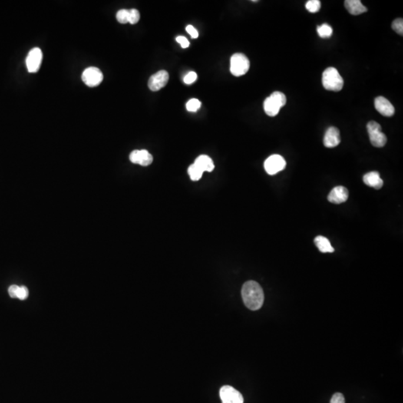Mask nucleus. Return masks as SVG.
<instances>
[{
	"instance_id": "nucleus-1",
	"label": "nucleus",
	"mask_w": 403,
	"mask_h": 403,
	"mask_svg": "<svg viewBox=\"0 0 403 403\" xmlns=\"http://www.w3.org/2000/svg\"><path fill=\"white\" fill-rule=\"evenodd\" d=\"M242 298L245 305L252 311L260 309L265 300L263 289L258 282L248 281L242 287Z\"/></svg>"
},
{
	"instance_id": "nucleus-2",
	"label": "nucleus",
	"mask_w": 403,
	"mask_h": 403,
	"mask_svg": "<svg viewBox=\"0 0 403 403\" xmlns=\"http://www.w3.org/2000/svg\"><path fill=\"white\" fill-rule=\"evenodd\" d=\"M322 83L324 88L338 92L344 87V80L335 67H328L322 73Z\"/></svg>"
},
{
	"instance_id": "nucleus-3",
	"label": "nucleus",
	"mask_w": 403,
	"mask_h": 403,
	"mask_svg": "<svg viewBox=\"0 0 403 403\" xmlns=\"http://www.w3.org/2000/svg\"><path fill=\"white\" fill-rule=\"evenodd\" d=\"M249 67L250 63L249 59L242 53H235L231 58L230 71L235 77L245 75L249 70Z\"/></svg>"
},
{
	"instance_id": "nucleus-4",
	"label": "nucleus",
	"mask_w": 403,
	"mask_h": 403,
	"mask_svg": "<svg viewBox=\"0 0 403 403\" xmlns=\"http://www.w3.org/2000/svg\"><path fill=\"white\" fill-rule=\"evenodd\" d=\"M370 140L373 146L381 148L387 143V137L381 132V127L378 123L371 121L367 125Z\"/></svg>"
},
{
	"instance_id": "nucleus-5",
	"label": "nucleus",
	"mask_w": 403,
	"mask_h": 403,
	"mask_svg": "<svg viewBox=\"0 0 403 403\" xmlns=\"http://www.w3.org/2000/svg\"><path fill=\"white\" fill-rule=\"evenodd\" d=\"M81 79L84 84L88 87H96L103 81V74L97 67H90L84 70Z\"/></svg>"
},
{
	"instance_id": "nucleus-6",
	"label": "nucleus",
	"mask_w": 403,
	"mask_h": 403,
	"mask_svg": "<svg viewBox=\"0 0 403 403\" xmlns=\"http://www.w3.org/2000/svg\"><path fill=\"white\" fill-rule=\"evenodd\" d=\"M286 167V161L280 155H272L265 162V169L269 175H275Z\"/></svg>"
},
{
	"instance_id": "nucleus-7",
	"label": "nucleus",
	"mask_w": 403,
	"mask_h": 403,
	"mask_svg": "<svg viewBox=\"0 0 403 403\" xmlns=\"http://www.w3.org/2000/svg\"><path fill=\"white\" fill-rule=\"evenodd\" d=\"M219 397L223 403H243L242 394L229 385H225L220 388Z\"/></svg>"
},
{
	"instance_id": "nucleus-8",
	"label": "nucleus",
	"mask_w": 403,
	"mask_h": 403,
	"mask_svg": "<svg viewBox=\"0 0 403 403\" xmlns=\"http://www.w3.org/2000/svg\"><path fill=\"white\" fill-rule=\"evenodd\" d=\"M43 59V53L41 49L35 47L30 50L27 55V67L29 73H36L39 70Z\"/></svg>"
},
{
	"instance_id": "nucleus-9",
	"label": "nucleus",
	"mask_w": 403,
	"mask_h": 403,
	"mask_svg": "<svg viewBox=\"0 0 403 403\" xmlns=\"http://www.w3.org/2000/svg\"><path fill=\"white\" fill-rule=\"evenodd\" d=\"M168 81V73L166 70H160L150 77L148 86L152 91H158L163 88L167 84Z\"/></svg>"
},
{
	"instance_id": "nucleus-10",
	"label": "nucleus",
	"mask_w": 403,
	"mask_h": 403,
	"mask_svg": "<svg viewBox=\"0 0 403 403\" xmlns=\"http://www.w3.org/2000/svg\"><path fill=\"white\" fill-rule=\"evenodd\" d=\"M130 159L133 163L141 166H149L153 161V156L147 150H134L130 156Z\"/></svg>"
},
{
	"instance_id": "nucleus-11",
	"label": "nucleus",
	"mask_w": 403,
	"mask_h": 403,
	"mask_svg": "<svg viewBox=\"0 0 403 403\" xmlns=\"http://www.w3.org/2000/svg\"><path fill=\"white\" fill-rule=\"evenodd\" d=\"M376 111L384 117H392L395 113V108L389 100L383 97H378L375 100Z\"/></svg>"
},
{
	"instance_id": "nucleus-12",
	"label": "nucleus",
	"mask_w": 403,
	"mask_h": 403,
	"mask_svg": "<svg viewBox=\"0 0 403 403\" xmlns=\"http://www.w3.org/2000/svg\"><path fill=\"white\" fill-rule=\"evenodd\" d=\"M349 197V192L346 188L338 186L334 188L328 196V200L334 204L345 203Z\"/></svg>"
},
{
	"instance_id": "nucleus-13",
	"label": "nucleus",
	"mask_w": 403,
	"mask_h": 403,
	"mask_svg": "<svg viewBox=\"0 0 403 403\" xmlns=\"http://www.w3.org/2000/svg\"><path fill=\"white\" fill-rule=\"evenodd\" d=\"M341 143L339 130L336 127L328 128L324 136L323 143L327 148H334Z\"/></svg>"
},
{
	"instance_id": "nucleus-14",
	"label": "nucleus",
	"mask_w": 403,
	"mask_h": 403,
	"mask_svg": "<svg viewBox=\"0 0 403 403\" xmlns=\"http://www.w3.org/2000/svg\"><path fill=\"white\" fill-rule=\"evenodd\" d=\"M363 181H364V184L369 187L374 188L376 190L381 188L384 184L382 179L380 177L379 173L376 171L370 172L364 175Z\"/></svg>"
},
{
	"instance_id": "nucleus-15",
	"label": "nucleus",
	"mask_w": 403,
	"mask_h": 403,
	"mask_svg": "<svg viewBox=\"0 0 403 403\" xmlns=\"http://www.w3.org/2000/svg\"><path fill=\"white\" fill-rule=\"evenodd\" d=\"M344 5L348 12L352 15H359L368 11V8L363 5L360 0H346Z\"/></svg>"
},
{
	"instance_id": "nucleus-16",
	"label": "nucleus",
	"mask_w": 403,
	"mask_h": 403,
	"mask_svg": "<svg viewBox=\"0 0 403 403\" xmlns=\"http://www.w3.org/2000/svg\"><path fill=\"white\" fill-rule=\"evenodd\" d=\"M264 109H265V113L269 117H275L279 114L280 111L281 106L276 103L272 97L269 96V97L265 100L264 103Z\"/></svg>"
},
{
	"instance_id": "nucleus-17",
	"label": "nucleus",
	"mask_w": 403,
	"mask_h": 403,
	"mask_svg": "<svg viewBox=\"0 0 403 403\" xmlns=\"http://www.w3.org/2000/svg\"><path fill=\"white\" fill-rule=\"evenodd\" d=\"M195 164L203 172H212L215 169L213 161L209 156L202 155L195 160Z\"/></svg>"
},
{
	"instance_id": "nucleus-18",
	"label": "nucleus",
	"mask_w": 403,
	"mask_h": 403,
	"mask_svg": "<svg viewBox=\"0 0 403 403\" xmlns=\"http://www.w3.org/2000/svg\"><path fill=\"white\" fill-rule=\"evenodd\" d=\"M315 243L318 249L322 253H332L335 252V249L332 247L330 242L325 237H316L315 239Z\"/></svg>"
},
{
	"instance_id": "nucleus-19",
	"label": "nucleus",
	"mask_w": 403,
	"mask_h": 403,
	"mask_svg": "<svg viewBox=\"0 0 403 403\" xmlns=\"http://www.w3.org/2000/svg\"><path fill=\"white\" fill-rule=\"evenodd\" d=\"M317 31H318V35L322 38H330L333 33L332 27L326 24H323L318 27Z\"/></svg>"
},
{
	"instance_id": "nucleus-20",
	"label": "nucleus",
	"mask_w": 403,
	"mask_h": 403,
	"mask_svg": "<svg viewBox=\"0 0 403 403\" xmlns=\"http://www.w3.org/2000/svg\"><path fill=\"white\" fill-rule=\"evenodd\" d=\"M188 174L191 180L198 181L203 176V171L199 167H197L195 163H193L189 167Z\"/></svg>"
},
{
	"instance_id": "nucleus-21",
	"label": "nucleus",
	"mask_w": 403,
	"mask_h": 403,
	"mask_svg": "<svg viewBox=\"0 0 403 403\" xmlns=\"http://www.w3.org/2000/svg\"><path fill=\"white\" fill-rule=\"evenodd\" d=\"M321 3L319 0H309L305 5V8L309 12L317 13L321 9Z\"/></svg>"
},
{
	"instance_id": "nucleus-22",
	"label": "nucleus",
	"mask_w": 403,
	"mask_h": 403,
	"mask_svg": "<svg viewBox=\"0 0 403 403\" xmlns=\"http://www.w3.org/2000/svg\"><path fill=\"white\" fill-rule=\"evenodd\" d=\"M270 97L281 106V107H283L286 104L287 98L283 93L275 91L271 94Z\"/></svg>"
},
{
	"instance_id": "nucleus-23",
	"label": "nucleus",
	"mask_w": 403,
	"mask_h": 403,
	"mask_svg": "<svg viewBox=\"0 0 403 403\" xmlns=\"http://www.w3.org/2000/svg\"><path fill=\"white\" fill-rule=\"evenodd\" d=\"M129 15H130L129 10L121 9L117 13L116 17L119 23L125 24L129 23Z\"/></svg>"
},
{
	"instance_id": "nucleus-24",
	"label": "nucleus",
	"mask_w": 403,
	"mask_h": 403,
	"mask_svg": "<svg viewBox=\"0 0 403 403\" xmlns=\"http://www.w3.org/2000/svg\"><path fill=\"white\" fill-rule=\"evenodd\" d=\"M201 105H202L201 102L198 100L197 99H191L188 102L186 107H187L188 111L195 112V111H197L198 109H199Z\"/></svg>"
},
{
	"instance_id": "nucleus-25",
	"label": "nucleus",
	"mask_w": 403,
	"mask_h": 403,
	"mask_svg": "<svg viewBox=\"0 0 403 403\" xmlns=\"http://www.w3.org/2000/svg\"><path fill=\"white\" fill-rule=\"evenodd\" d=\"M130 11V15H129V23L130 24H137L140 20V13L137 9L129 10Z\"/></svg>"
},
{
	"instance_id": "nucleus-26",
	"label": "nucleus",
	"mask_w": 403,
	"mask_h": 403,
	"mask_svg": "<svg viewBox=\"0 0 403 403\" xmlns=\"http://www.w3.org/2000/svg\"><path fill=\"white\" fill-rule=\"evenodd\" d=\"M392 28L400 35H403V18H398L395 20L392 24Z\"/></svg>"
},
{
	"instance_id": "nucleus-27",
	"label": "nucleus",
	"mask_w": 403,
	"mask_h": 403,
	"mask_svg": "<svg viewBox=\"0 0 403 403\" xmlns=\"http://www.w3.org/2000/svg\"><path fill=\"white\" fill-rule=\"evenodd\" d=\"M28 296V290L26 286H19L17 292V298L24 300Z\"/></svg>"
},
{
	"instance_id": "nucleus-28",
	"label": "nucleus",
	"mask_w": 403,
	"mask_h": 403,
	"mask_svg": "<svg viewBox=\"0 0 403 403\" xmlns=\"http://www.w3.org/2000/svg\"><path fill=\"white\" fill-rule=\"evenodd\" d=\"M197 80V74L195 72H190L185 77L184 82L187 84H190Z\"/></svg>"
},
{
	"instance_id": "nucleus-29",
	"label": "nucleus",
	"mask_w": 403,
	"mask_h": 403,
	"mask_svg": "<svg viewBox=\"0 0 403 403\" xmlns=\"http://www.w3.org/2000/svg\"><path fill=\"white\" fill-rule=\"evenodd\" d=\"M330 403H345L344 395L341 393H336L332 396Z\"/></svg>"
},
{
	"instance_id": "nucleus-30",
	"label": "nucleus",
	"mask_w": 403,
	"mask_h": 403,
	"mask_svg": "<svg viewBox=\"0 0 403 403\" xmlns=\"http://www.w3.org/2000/svg\"><path fill=\"white\" fill-rule=\"evenodd\" d=\"M186 31L191 36V38H193V39H196V38H198V36H199V33H198L197 30H196L193 26H188V27H186Z\"/></svg>"
},
{
	"instance_id": "nucleus-31",
	"label": "nucleus",
	"mask_w": 403,
	"mask_h": 403,
	"mask_svg": "<svg viewBox=\"0 0 403 403\" xmlns=\"http://www.w3.org/2000/svg\"><path fill=\"white\" fill-rule=\"evenodd\" d=\"M176 41L182 46V48H188L190 46V43L188 41L187 38H185L183 36H179L176 38Z\"/></svg>"
},
{
	"instance_id": "nucleus-32",
	"label": "nucleus",
	"mask_w": 403,
	"mask_h": 403,
	"mask_svg": "<svg viewBox=\"0 0 403 403\" xmlns=\"http://www.w3.org/2000/svg\"><path fill=\"white\" fill-rule=\"evenodd\" d=\"M19 286L17 285H13L8 288V294L11 298H17V292Z\"/></svg>"
}]
</instances>
